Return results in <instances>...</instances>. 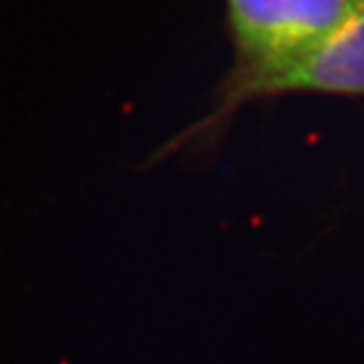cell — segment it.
<instances>
[{"label": "cell", "instance_id": "cell-2", "mask_svg": "<svg viewBox=\"0 0 364 364\" xmlns=\"http://www.w3.org/2000/svg\"><path fill=\"white\" fill-rule=\"evenodd\" d=\"M350 0H227L235 45L231 73H245L306 51L344 21Z\"/></svg>", "mask_w": 364, "mask_h": 364}, {"label": "cell", "instance_id": "cell-1", "mask_svg": "<svg viewBox=\"0 0 364 364\" xmlns=\"http://www.w3.org/2000/svg\"><path fill=\"white\" fill-rule=\"evenodd\" d=\"M289 91L364 95V0H350L344 21L306 51L261 69L229 73L215 109L164 144L152 160L184 150L200 138H210L237 107L251 100Z\"/></svg>", "mask_w": 364, "mask_h": 364}]
</instances>
